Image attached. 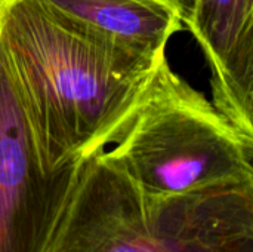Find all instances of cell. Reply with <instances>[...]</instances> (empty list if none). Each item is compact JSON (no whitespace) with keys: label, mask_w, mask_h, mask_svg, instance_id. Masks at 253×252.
<instances>
[{"label":"cell","mask_w":253,"mask_h":252,"mask_svg":"<svg viewBox=\"0 0 253 252\" xmlns=\"http://www.w3.org/2000/svg\"><path fill=\"white\" fill-rule=\"evenodd\" d=\"M185 28L208 61L211 101L253 137V0H196Z\"/></svg>","instance_id":"obj_6"},{"label":"cell","mask_w":253,"mask_h":252,"mask_svg":"<svg viewBox=\"0 0 253 252\" xmlns=\"http://www.w3.org/2000/svg\"><path fill=\"white\" fill-rule=\"evenodd\" d=\"M44 252H253V183L156 196L87 157Z\"/></svg>","instance_id":"obj_2"},{"label":"cell","mask_w":253,"mask_h":252,"mask_svg":"<svg viewBox=\"0 0 253 252\" xmlns=\"http://www.w3.org/2000/svg\"><path fill=\"white\" fill-rule=\"evenodd\" d=\"M168 1H170L179 10V13L182 16V21H184V25H185V22L191 16V12H193L196 0H168Z\"/></svg>","instance_id":"obj_7"},{"label":"cell","mask_w":253,"mask_h":252,"mask_svg":"<svg viewBox=\"0 0 253 252\" xmlns=\"http://www.w3.org/2000/svg\"><path fill=\"white\" fill-rule=\"evenodd\" d=\"M105 153L147 193L176 196L253 183V137L165 58L123 134Z\"/></svg>","instance_id":"obj_3"},{"label":"cell","mask_w":253,"mask_h":252,"mask_svg":"<svg viewBox=\"0 0 253 252\" xmlns=\"http://www.w3.org/2000/svg\"><path fill=\"white\" fill-rule=\"evenodd\" d=\"M84 160L49 163L0 48V252L46 251Z\"/></svg>","instance_id":"obj_4"},{"label":"cell","mask_w":253,"mask_h":252,"mask_svg":"<svg viewBox=\"0 0 253 252\" xmlns=\"http://www.w3.org/2000/svg\"><path fill=\"white\" fill-rule=\"evenodd\" d=\"M0 48L39 147L55 166L114 144L153 74L127 70L34 0H0Z\"/></svg>","instance_id":"obj_1"},{"label":"cell","mask_w":253,"mask_h":252,"mask_svg":"<svg viewBox=\"0 0 253 252\" xmlns=\"http://www.w3.org/2000/svg\"><path fill=\"white\" fill-rule=\"evenodd\" d=\"M49 15L107 50L127 70L150 74L185 28L168 0H34Z\"/></svg>","instance_id":"obj_5"}]
</instances>
